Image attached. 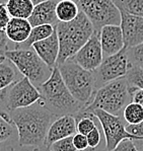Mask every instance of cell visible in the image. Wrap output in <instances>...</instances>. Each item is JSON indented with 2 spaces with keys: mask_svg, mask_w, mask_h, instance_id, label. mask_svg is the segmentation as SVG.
Returning a JSON list of instances; mask_svg holds the SVG:
<instances>
[{
  "mask_svg": "<svg viewBox=\"0 0 143 151\" xmlns=\"http://www.w3.org/2000/svg\"><path fill=\"white\" fill-rule=\"evenodd\" d=\"M55 31V27L50 24H42L34 27L32 29L31 35L29 39L22 44H15V49H31L32 46L37 42H40L42 40H45L48 37H50Z\"/></svg>",
  "mask_w": 143,
  "mask_h": 151,
  "instance_id": "obj_20",
  "label": "cell"
},
{
  "mask_svg": "<svg viewBox=\"0 0 143 151\" xmlns=\"http://www.w3.org/2000/svg\"><path fill=\"white\" fill-rule=\"evenodd\" d=\"M87 138V143H88V148L91 150H94L101 142V131L98 130V127H96L91 133H88L86 135Z\"/></svg>",
  "mask_w": 143,
  "mask_h": 151,
  "instance_id": "obj_28",
  "label": "cell"
},
{
  "mask_svg": "<svg viewBox=\"0 0 143 151\" xmlns=\"http://www.w3.org/2000/svg\"><path fill=\"white\" fill-rule=\"evenodd\" d=\"M57 2V0H47L34 6L33 12L27 19L32 27H34L42 24L56 27V24L59 22L56 16Z\"/></svg>",
  "mask_w": 143,
  "mask_h": 151,
  "instance_id": "obj_16",
  "label": "cell"
},
{
  "mask_svg": "<svg viewBox=\"0 0 143 151\" xmlns=\"http://www.w3.org/2000/svg\"><path fill=\"white\" fill-rule=\"evenodd\" d=\"M73 136L66 137L56 141L49 146V149L51 151H77L73 145Z\"/></svg>",
  "mask_w": 143,
  "mask_h": 151,
  "instance_id": "obj_27",
  "label": "cell"
},
{
  "mask_svg": "<svg viewBox=\"0 0 143 151\" xmlns=\"http://www.w3.org/2000/svg\"><path fill=\"white\" fill-rule=\"evenodd\" d=\"M8 46V39L5 34V31H1L0 29V52H4L7 51Z\"/></svg>",
  "mask_w": 143,
  "mask_h": 151,
  "instance_id": "obj_34",
  "label": "cell"
},
{
  "mask_svg": "<svg viewBox=\"0 0 143 151\" xmlns=\"http://www.w3.org/2000/svg\"><path fill=\"white\" fill-rule=\"evenodd\" d=\"M130 94L132 97V101L139 104L143 108V89L130 86Z\"/></svg>",
  "mask_w": 143,
  "mask_h": 151,
  "instance_id": "obj_33",
  "label": "cell"
},
{
  "mask_svg": "<svg viewBox=\"0 0 143 151\" xmlns=\"http://www.w3.org/2000/svg\"><path fill=\"white\" fill-rule=\"evenodd\" d=\"M17 135V132L12 123L7 122L0 117V145L11 141Z\"/></svg>",
  "mask_w": 143,
  "mask_h": 151,
  "instance_id": "obj_25",
  "label": "cell"
},
{
  "mask_svg": "<svg viewBox=\"0 0 143 151\" xmlns=\"http://www.w3.org/2000/svg\"><path fill=\"white\" fill-rule=\"evenodd\" d=\"M76 133H77L76 121L73 116L66 115L59 117L53 121V123L50 125L47 136H46L45 146L49 147L56 141L66 137L73 136Z\"/></svg>",
  "mask_w": 143,
  "mask_h": 151,
  "instance_id": "obj_14",
  "label": "cell"
},
{
  "mask_svg": "<svg viewBox=\"0 0 143 151\" xmlns=\"http://www.w3.org/2000/svg\"><path fill=\"white\" fill-rule=\"evenodd\" d=\"M55 29L59 40V56L56 66L71 59L89 40L94 32L91 22L80 10L73 20L58 22Z\"/></svg>",
  "mask_w": 143,
  "mask_h": 151,
  "instance_id": "obj_3",
  "label": "cell"
},
{
  "mask_svg": "<svg viewBox=\"0 0 143 151\" xmlns=\"http://www.w3.org/2000/svg\"><path fill=\"white\" fill-rule=\"evenodd\" d=\"M79 13L77 2L73 0H59L56 5V16L59 22L73 20Z\"/></svg>",
  "mask_w": 143,
  "mask_h": 151,
  "instance_id": "obj_21",
  "label": "cell"
},
{
  "mask_svg": "<svg viewBox=\"0 0 143 151\" xmlns=\"http://www.w3.org/2000/svg\"><path fill=\"white\" fill-rule=\"evenodd\" d=\"M44 106L56 118L62 116H74L84 108L83 104L71 96L63 81L58 67H54L52 74L46 82L38 88Z\"/></svg>",
  "mask_w": 143,
  "mask_h": 151,
  "instance_id": "obj_2",
  "label": "cell"
},
{
  "mask_svg": "<svg viewBox=\"0 0 143 151\" xmlns=\"http://www.w3.org/2000/svg\"><path fill=\"white\" fill-rule=\"evenodd\" d=\"M15 65L24 77H27L39 88L52 74L53 68L48 66L33 49H13L2 53Z\"/></svg>",
  "mask_w": 143,
  "mask_h": 151,
  "instance_id": "obj_6",
  "label": "cell"
},
{
  "mask_svg": "<svg viewBox=\"0 0 143 151\" xmlns=\"http://www.w3.org/2000/svg\"><path fill=\"white\" fill-rule=\"evenodd\" d=\"M73 145H74V147L77 151H85L88 148L86 136L79 133H76L73 136Z\"/></svg>",
  "mask_w": 143,
  "mask_h": 151,
  "instance_id": "obj_30",
  "label": "cell"
},
{
  "mask_svg": "<svg viewBox=\"0 0 143 151\" xmlns=\"http://www.w3.org/2000/svg\"><path fill=\"white\" fill-rule=\"evenodd\" d=\"M32 29L33 27L27 19L11 17L5 29V34L9 41L14 44H22L29 39Z\"/></svg>",
  "mask_w": 143,
  "mask_h": 151,
  "instance_id": "obj_17",
  "label": "cell"
},
{
  "mask_svg": "<svg viewBox=\"0 0 143 151\" xmlns=\"http://www.w3.org/2000/svg\"><path fill=\"white\" fill-rule=\"evenodd\" d=\"M100 42L105 57H110L119 53L124 45L123 32L120 25H106L100 31Z\"/></svg>",
  "mask_w": 143,
  "mask_h": 151,
  "instance_id": "obj_13",
  "label": "cell"
},
{
  "mask_svg": "<svg viewBox=\"0 0 143 151\" xmlns=\"http://www.w3.org/2000/svg\"><path fill=\"white\" fill-rule=\"evenodd\" d=\"M32 151H51V150L47 146H42V147H39V148H33Z\"/></svg>",
  "mask_w": 143,
  "mask_h": 151,
  "instance_id": "obj_37",
  "label": "cell"
},
{
  "mask_svg": "<svg viewBox=\"0 0 143 151\" xmlns=\"http://www.w3.org/2000/svg\"><path fill=\"white\" fill-rule=\"evenodd\" d=\"M129 86L143 89V69L131 66L125 76Z\"/></svg>",
  "mask_w": 143,
  "mask_h": 151,
  "instance_id": "obj_24",
  "label": "cell"
},
{
  "mask_svg": "<svg viewBox=\"0 0 143 151\" xmlns=\"http://www.w3.org/2000/svg\"><path fill=\"white\" fill-rule=\"evenodd\" d=\"M77 5L96 32H100L106 25L121 24V12L112 0H78Z\"/></svg>",
  "mask_w": 143,
  "mask_h": 151,
  "instance_id": "obj_7",
  "label": "cell"
},
{
  "mask_svg": "<svg viewBox=\"0 0 143 151\" xmlns=\"http://www.w3.org/2000/svg\"><path fill=\"white\" fill-rule=\"evenodd\" d=\"M24 76L19 73L15 65L3 54L0 55V91L10 86Z\"/></svg>",
  "mask_w": 143,
  "mask_h": 151,
  "instance_id": "obj_18",
  "label": "cell"
},
{
  "mask_svg": "<svg viewBox=\"0 0 143 151\" xmlns=\"http://www.w3.org/2000/svg\"><path fill=\"white\" fill-rule=\"evenodd\" d=\"M41 99L39 89L27 77L0 91V104L7 113L31 106Z\"/></svg>",
  "mask_w": 143,
  "mask_h": 151,
  "instance_id": "obj_8",
  "label": "cell"
},
{
  "mask_svg": "<svg viewBox=\"0 0 143 151\" xmlns=\"http://www.w3.org/2000/svg\"><path fill=\"white\" fill-rule=\"evenodd\" d=\"M91 114H93L103 128L106 138V151L115 149L117 145L125 139L138 141L135 136H132L126 131L122 116H115L101 110H94Z\"/></svg>",
  "mask_w": 143,
  "mask_h": 151,
  "instance_id": "obj_10",
  "label": "cell"
},
{
  "mask_svg": "<svg viewBox=\"0 0 143 151\" xmlns=\"http://www.w3.org/2000/svg\"><path fill=\"white\" fill-rule=\"evenodd\" d=\"M126 131L132 136H135L138 140L137 142H143V121L136 125H127Z\"/></svg>",
  "mask_w": 143,
  "mask_h": 151,
  "instance_id": "obj_29",
  "label": "cell"
},
{
  "mask_svg": "<svg viewBox=\"0 0 143 151\" xmlns=\"http://www.w3.org/2000/svg\"><path fill=\"white\" fill-rule=\"evenodd\" d=\"M128 58L131 66L143 69V43L135 47L128 48Z\"/></svg>",
  "mask_w": 143,
  "mask_h": 151,
  "instance_id": "obj_26",
  "label": "cell"
},
{
  "mask_svg": "<svg viewBox=\"0 0 143 151\" xmlns=\"http://www.w3.org/2000/svg\"><path fill=\"white\" fill-rule=\"evenodd\" d=\"M32 48L48 66L51 68L56 67L57 59L59 56V40L56 29L50 37L34 43Z\"/></svg>",
  "mask_w": 143,
  "mask_h": 151,
  "instance_id": "obj_15",
  "label": "cell"
},
{
  "mask_svg": "<svg viewBox=\"0 0 143 151\" xmlns=\"http://www.w3.org/2000/svg\"><path fill=\"white\" fill-rule=\"evenodd\" d=\"M70 60H72L85 70L93 72L98 69L103 60V50L100 42V32H93L89 40Z\"/></svg>",
  "mask_w": 143,
  "mask_h": 151,
  "instance_id": "obj_11",
  "label": "cell"
},
{
  "mask_svg": "<svg viewBox=\"0 0 143 151\" xmlns=\"http://www.w3.org/2000/svg\"><path fill=\"white\" fill-rule=\"evenodd\" d=\"M57 1H58V0H57ZM73 1H75V2H77V1H78V0H73Z\"/></svg>",
  "mask_w": 143,
  "mask_h": 151,
  "instance_id": "obj_40",
  "label": "cell"
},
{
  "mask_svg": "<svg viewBox=\"0 0 143 151\" xmlns=\"http://www.w3.org/2000/svg\"><path fill=\"white\" fill-rule=\"evenodd\" d=\"M131 101L130 86L126 78L122 77L96 90L91 103L83 110L91 114L94 110H101L115 116H122L125 106Z\"/></svg>",
  "mask_w": 143,
  "mask_h": 151,
  "instance_id": "obj_4",
  "label": "cell"
},
{
  "mask_svg": "<svg viewBox=\"0 0 143 151\" xmlns=\"http://www.w3.org/2000/svg\"><path fill=\"white\" fill-rule=\"evenodd\" d=\"M121 12L143 17V0H112Z\"/></svg>",
  "mask_w": 143,
  "mask_h": 151,
  "instance_id": "obj_23",
  "label": "cell"
},
{
  "mask_svg": "<svg viewBox=\"0 0 143 151\" xmlns=\"http://www.w3.org/2000/svg\"><path fill=\"white\" fill-rule=\"evenodd\" d=\"M10 17L29 19L34 5L31 0H8L5 4Z\"/></svg>",
  "mask_w": 143,
  "mask_h": 151,
  "instance_id": "obj_19",
  "label": "cell"
},
{
  "mask_svg": "<svg viewBox=\"0 0 143 151\" xmlns=\"http://www.w3.org/2000/svg\"><path fill=\"white\" fill-rule=\"evenodd\" d=\"M0 117H1L2 119H4L5 121H7V122H11L10 117H9V114L4 110L3 108H2L1 104H0Z\"/></svg>",
  "mask_w": 143,
  "mask_h": 151,
  "instance_id": "obj_36",
  "label": "cell"
},
{
  "mask_svg": "<svg viewBox=\"0 0 143 151\" xmlns=\"http://www.w3.org/2000/svg\"><path fill=\"white\" fill-rule=\"evenodd\" d=\"M10 18L11 17L7 11L6 5L5 4L0 3V29H1V31H5Z\"/></svg>",
  "mask_w": 143,
  "mask_h": 151,
  "instance_id": "obj_32",
  "label": "cell"
},
{
  "mask_svg": "<svg viewBox=\"0 0 143 151\" xmlns=\"http://www.w3.org/2000/svg\"><path fill=\"white\" fill-rule=\"evenodd\" d=\"M111 151H139V150H138L137 146L135 145V141L131 140V139H125V140L121 141L115 149Z\"/></svg>",
  "mask_w": 143,
  "mask_h": 151,
  "instance_id": "obj_31",
  "label": "cell"
},
{
  "mask_svg": "<svg viewBox=\"0 0 143 151\" xmlns=\"http://www.w3.org/2000/svg\"><path fill=\"white\" fill-rule=\"evenodd\" d=\"M32 2H33V4L34 6L36 5H38V4H40V3H42V2H45V1H47V0H31Z\"/></svg>",
  "mask_w": 143,
  "mask_h": 151,
  "instance_id": "obj_38",
  "label": "cell"
},
{
  "mask_svg": "<svg viewBox=\"0 0 143 151\" xmlns=\"http://www.w3.org/2000/svg\"><path fill=\"white\" fill-rule=\"evenodd\" d=\"M8 2V0H0V3H2V4H6Z\"/></svg>",
  "mask_w": 143,
  "mask_h": 151,
  "instance_id": "obj_39",
  "label": "cell"
},
{
  "mask_svg": "<svg viewBox=\"0 0 143 151\" xmlns=\"http://www.w3.org/2000/svg\"><path fill=\"white\" fill-rule=\"evenodd\" d=\"M57 67L71 96L84 108L88 106L96 92L93 72L85 70L70 59Z\"/></svg>",
  "mask_w": 143,
  "mask_h": 151,
  "instance_id": "obj_5",
  "label": "cell"
},
{
  "mask_svg": "<svg viewBox=\"0 0 143 151\" xmlns=\"http://www.w3.org/2000/svg\"><path fill=\"white\" fill-rule=\"evenodd\" d=\"M10 121L17 132L20 147L39 148L45 146L46 136L53 121L57 119L42 101L31 106L9 111Z\"/></svg>",
  "mask_w": 143,
  "mask_h": 151,
  "instance_id": "obj_1",
  "label": "cell"
},
{
  "mask_svg": "<svg viewBox=\"0 0 143 151\" xmlns=\"http://www.w3.org/2000/svg\"><path fill=\"white\" fill-rule=\"evenodd\" d=\"M120 27L126 48H132L143 43V17L121 12Z\"/></svg>",
  "mask_w": 143,
  "mask_h": 151,
  "instance_id": "obj_12",
  "label": "cell"
},
{
  "mask_svg": "<svg viewBox=\"0 0 143 151\" xmlns=\"http://www.w3.org/2000/svg\"><path fill=\"white\" fill-rule=\"evenodd\" d=\"M130 67L128 48L126 47H124L117 54L105 57L98 69L93 71L96 80V90L111 81L125 77Z\"/></svg>",
  "mask_w": 143,
  "mask_h": 151,
  "instance_id": "obj_9",
  "label": "cell"
},
{
  "mask_svg": "<svg viewBox=\"0 0 143 151\" xmlns=\"http://www.w3.org/2000/svg\"><path fill=\"white\" fill-rule=\"evenodd\" d=\"M0 151H17V149L10 144L4 143L0 145Z\"/></svg>",
  "mask_w": 143,
  "mask_h": 151,
  "instance_id": "obj_35",
  "label": "cell"
},
{
  "mask_svg": "<svg viewBox=\"0 0 143 151\" xmlns=\"http://www.w3.org/2000/svg\"><path fill=\"white\" fill-rule=\"evenodd\" d=\"M122 118L128 125L139 124L143 121V108L139 104L131 101L124 109Z\"/></svg>",
  "mask_w": 143,
  "mask_h": 151,
  "instance_id": "obj_22",
  "label": "cell"
}]
</instances>
